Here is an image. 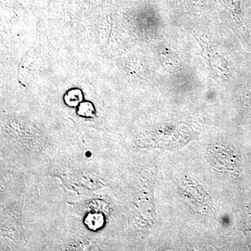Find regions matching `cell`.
Segmentation results:
<instances>
[{
	"label": "cell",
	"instance_id": "6da1fadb",
	"mask_svg": "<svg viewBox=\"0 0 251 251\" xmlns=\"http://www.w3.org/2000/svg\"><path fill=\"white\" fill-rule=\"evenodd\" d=\"M104 221H105V219L101 214L94 213V214H90L87 216L85 219V224L89 228L96 230L103 226Z\"/></svg>",
	"mask_w": 251,
	"mask_h": 251
}]
</instances>
